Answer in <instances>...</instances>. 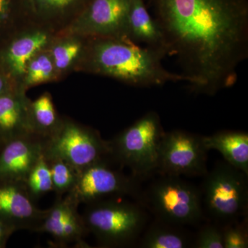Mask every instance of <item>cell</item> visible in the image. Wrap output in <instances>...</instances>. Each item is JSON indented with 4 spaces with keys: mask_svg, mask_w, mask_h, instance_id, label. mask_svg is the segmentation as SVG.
<instances>
[{
    "mask_svg": "<svg viewBox=\"0 0 248 248\" xmlns=\"http://www.w3.org/2000/svg\"><path fill=\"white\" fill-rule=\"evenodd\" d=\"M168 55L195 92L234 86L248 57L247 0H149Z\"/></svg>",
    "mask_w": 248,
    "mask_h": 248,
    "instance_id": "6da1fadb",
    "label": "cell"
},
{
    "mask_svg": "<svg viewBox=\"0 0 248 248\" xmlns=\"http://www.w3.org/2000/svg\"><path fill=\"white\" fill-rule=\"evenodd\" d=\"M166 56L162 52L141 46L124 37H89L76 72L108 77L138 87L187 83L180 73L164 68L162 60Z\"/></svg>",
    "mask_w": 248,
    "mask_h": 248,
    "instance_id": "7a4b0ae2",
    "label": "cell"
},
{
    "mask_svg": "<svg viewBox=\"0 0 248 248\" xmlns=\"http://www.w3.org/2000/svg\"><path fill=\"white\" fill-rule=\"evenodd\" d=\"M86 205L81 216L88 232L94 235L100 247L129 246L146 226L147 215L141 204L103 199Z\"/></svg>",
    "mask_w": 248,
    "mask_h": 248,
    "instance_id": "3957f363",
    "label": "cell"
},
{
    "mask_svg": "<svg viewBox=\"0 0 248 248\" xmlns=\"http://www.w3.org/2000/svg\"><path fill=\"white\" fill-rule=\"evenodd\" d=\"M165 132L159 116L149 112L109 141V159L130 170L137 179L156 172L160 141Z\"/></svg>",
    "mask_w": 248,
    "mask_h": 248,
    "instance_id": "277c9868",
    "label": "cell"
},
{
    "mask_svg": "<svg viewBox=\"0 0 248 248\" xmlns=\"http://www.w3.org/2000/svg\"><path fill=\"white\" fill-rule=\"evenodd\" d=\"M205 176L204 203L212 217L228 224L247 214V174L225 161Z\"/></svg>",
    "mask_w": 248,
    "mask_h": 248,
    "instance_id": "5b68a950",
    "label": "cell"
},
{
    "mask_svg": "<svg viewBox=\"0 0 248 248\" xmlns=\"http://www.w3.org/2000/svg\"><path fill=\"white\" fill-rule=\"evenodd\" d=\"M144 198L146 205L165 223L193 224L203 217L200 192L180 177L163 175L152 184Z\"/></svg>",
    "mask_w": 248,
    "mask_h": 248,
    "instance_id": "8992f818",
    "label": "cell"
},
{
    "mask_svg": "<svg viewBox=\"0 0 248 248\" xmlns=\"http://www.w3.org/2000/svg\"><path fill=\"white\" fill-rule=\"evenodd\" d=\"M45 155L61 158L79 172L109 159L110 146L97 130L63 117L58 131L47 141Z\"/></svg>",
    "mask_w": 248,
    "mask_h": 248,
    "instance_id": "52a82bcc",
    "label": "cell"
},
{
    "mask_svg": "<svg viewBox=\"0 0 248 248\" xmlns=\"http://www.w3.org/2000/svg\"><path fill=\"white\" fill-rule=\"evenodd\" d=\"M109 161V159L102 160L79 172L76 185L66 195L78 205L110 196H128L146 205L138 179L112 169Z\"/></svg>",
    "mask_w": 248,
    "mask_h": 248,
    "instance_id": "ba28073f",
    "label": "cell"
},
{
    "mask_svg": "<svg viewBox=\"0 0 248 248\" xmlns=\"http://www.w3.org/2000/svg\"><path fill=\"white\" fill-rule=\"evenodd\" d=\"M203 137L183 130L165 132L160 141L156 172L176 177L205 176L209 151Z\"/></svg>",
    "mask_w": 248,
    "mask_h": 248,
    "instance_id": "9c48e42d",
    "label": "cell"
},
{
    "mask_svg": "<svg viewBox=\"0 0 248 248\" xmlns=\"http://www.w3.org/2000/svg\"><path fill=\"white\" fill-rule=\"evenodd\" d=\"M56 32L27 22L0 40V67L19 87L31 58L48 46Z\"/></svg>",
    "mask_w": 248,
    "mask_h": 248,
    "instance_id": "30bf717a",
    "label": "cell"
},
{
    "mask_svg": "<svg viewBox=\"0 0 248 248\" xmlns=\"http://www.w3.org/2000/svg\"><path fill=\"white\" fill-rule=\"evenodd\" d=\"M131 2L132 0H92L74 22L59 32L128 39L127 19Z\"/></svg>",
    "mask_w": 248,
    "mask_h": 248,
    "instance_id": "8fae6325",
    "label": "cell"
},
{
    "mask_svg": "<svg viewBox=\"0 0 248 248\" xmlns=\"http://www.w3.org/2000/svg\"><path fill=\"white\" fill-rule=\"evenodd\" d=\"M23 182L0 180V218L16 231L27 230L37 232L47 210L36 205Z\"/></svg>",
    "mask_w": 248,
    "mask_h": 248,
    "instance_id": "7c38bea8",
    "label": "cell"
},
{
    "mask_svg": "<svg viewBox=\"0 0 248 248\" xmlns=\"http://www.w3.org/2000/svg\"><path fill=\"white\" fill-rule=\"evenodd\" d=\"M48 140L30 134L11 140L0 148V180L24 182L43 154Z\"/></svg>",
    "mask_w": 248,
    "mask_h": 248,
    "instance_id": "4fadbf2b",
    "label": "cell"
},
{
    "mask_svg": "<svg viewBox=\"0 0 248 248\" xmlns=\"http://www.w3.org/2000/svg\"><path fill=\"white\" fill-rule=\"evenodd\" d=\"M91 1L22 0V7L27 22L48 28L58 33L74 22Z\"/></svg>",
    "mask_w": 248,
    "mask_h": 248,
    "instance_id": "5bb4252c",
    "label": "cell"
},
{
    "mask_svg": "<svg viewBox=\"0 0 248 248\" xmlns=\"http://www.w3.org/2000/svg\"><path fill=\"white\" fill-rule=\"evenodd\" d=\"M31 101L27 91L19 88L0 96V146L34 134L31 122Z\"/></svg>",
    "mask_w": 248,
    "mask_h": 248,
    "instance_id": "9a60e30c",
    "label": "cell"
},
{
    "mask_svg": "<svg viewBox=\"0 0 248 248\" xmlns=\"http://www.w3.org/2000/svg\"><path fill=\"white\" fill-rule=\"evenodd\" d=\"M127 37L137 45L159 50L168 55L161 30L147 9L143 0H132L127 19Z\"/></svg>",
    "mask_w": 248,
    "mask_h": 248,
    "instance_id": "2e32d148",
    "label": "cell"
},
{
    "mask_svg": "<svg viewBox=\"0 0 248 248\" xmlns=\"http://www.w3.org/2000/svg\"><path fill=\"white\" fill-rule=\"evenodd\" d=\"M89 37L75 33L55 34L48 50L56 70L59 81L76 72L87 45Z\"/></svg>",
    "mask_w": 248,
    "mask_h": 248,
    "instance_id": "e0dca14e",
    "label": "cell"
},
{
    "mask_svg": "<svg viewBox=\"0 0 248 248\" xmlns=\"http://www.w3.org/2000/svg\"><path fill=\"white\" fill-rule=\"evenodd\" d=\"M205 148L219 152L227 163L248 176V135L241 131L225 130L203 137Z\"/></svg>",
    "mask_w": 248,
    "mask_h": 248,
    "instance_id": "ac0fdd59",
    "label": "cell"
},
{
    "mask_svg": "<svg viewBox=\"0 0 248 248\" xmlns=\"http://www.w3.org/2000/svg\"><path fill=\"white\" fill-rule=\"evenodd\" d=\"M30 117L33 133L46 140L57 133L63 119L57 112L53 97L48 92L31 101Z\"/></svg>",
    "mask_w": 248,
    "mask_h": 248,
    "instance_id": "d6986e66",
    "label": "cell"
},
{
    "mask_svg": "<svg viewBox=\"0 0 248 248\" xmlns=\"http://www.w3.org/2000/svg\"><path fill=\"white\" fill-rule=\"evenodd\" d=\"M47 48L35 54L28 62L19 89L27 91L34 86L59 81L53 59Z\"/></svg>",
    "mask_w": 248,
    "mask_h": 248,
    "instance_id": "ffe728a7",
    "label": "cell"
},
{
    "mask_svg": "<svg viewBox=\"0 0 248 248\" xmlns=\"http://www.w3.org/2000/svg\"><path fill=\"white\" fill-rule=\"evenodd\" d=\"M170 223L152 225L146 232L141 243L144 248H184L190 244V240L184 232L171 226Z\"/></svg>",
    "mask_w": 248,
    "mask_h": 248,
    "instance_id": "44dd1931",
    "label": "cell"
},
{
    "mask_svg": "<svg viewBox=\"0 0 248 248\" xmlns=\"http://www.w3.org/2000/svg\"><path fill=\"white\" fill-rule=\"evenodd\" d=\"M73 201L66 195V197H56L51 208L47 209L43 222L37 232L46 233L52 237L51 244L60 248L63 223Z\"/></svg>",
    "mask_w": 248,
    "mask_h": 248,
    "instance_id": "7402d4cb",
    "label": "cell"
},
{
    "mask_svg": "<svg viewBox=\"0 0 248 248\" xmlns=\"http://www.w3.org/2000/svg\"><path fill=\"white\" fill-rule=\"evenodd\" d=\"M29 195L34 202L53 191L51 172L45 152L32 166L24 181Z\"/></svg>",
    "mask_w": 248,
    "mask_h": 248,
    "instance_id": "603a6c76",
    "label": "cell"
},
{
    "mask_svg": "<svg viewBox=\"0 0 248 248\" xmlns=\"http://www.w3.org/2000/svg\"><path fill=\"white\" fill-rule=\"evenodd\" d=\"M45 156L51 172L53 192H55L56 197H63L65 194L71 192L76 185L79 172L58 156L46 155Z\"/></svg>",
    "mask_w": 248,
    "mask_h": 248,
    "instance_id": "cb8c5ba5",
    "label": "cell"
},
{
    "mask_svg": "<svg viewBox=\"0 0 248 248\" xmlns=\"http://www.w3.org/2000/svg\"><path fill=\"white\" fill-rule=\"evenodd\" d=\"M78 206L79 205L73 201L63 223L60 248L66 247L70 244H75L77 248H90L84 241L89 232L82 216L78 213Z\"/></svg>",
    "mask_w": 248,
    "mask_h": 248,
    "instance_id": "d4e9b609",
    "label": "cell"
},
{
    "mask_svg": "<svg viewBox=\"0 0 248 248\" xmlns=\"http://www.w3.org/2000/svg\"><path fill=\"white\" fill-rule=\"evenodd\" d=\"M26 23L22 0H0V40Z\"/></svg>",
    "mask_w": 248,
    "mask_h": 248,
    "instance_id": "484cf974",
    "label": "cell"
},
{
    "mask_svg": "<svg viewBox=\"0 0 248 248\" xmlns=\"http://www.w3.org/2000/svg\"><path fill=\"white\" fill-rule=\"evenodd\" d=\"M247 218L239 223H228L223 228L224 248H248Z\"/></svg>",
    "mask_w": 248,
    "mask_h": 248,
    "instance_id": "4316f807",
    "label": "cell"
},
{
    "mask_svg": "<svg viewBox=\"0 0 248 248\" xmlns=\"http://www.w3.org/2000/svg\"><path fill=\"white\" fill-rule=\"evenodd\" d=\"M195 247L197 248H224L223 228L213 225L202 228L197 235Z\"/></svg>",
    "mask_w": 248,
    "mask_h": 248,
    "instance_id": "83f0119b",
    "label": "cell"
},
{
    "mask_svg": "<svg viewBox=\"0 0 248 248\" xmlns=\"http://www.w3.org/2000/svg\"><path fill=\"white\" fill-rule=\"evenodd\" d=\"M18 88L16 81L0 67V96L16 91Z\"/></svg>",
    "mask_w": 248,
    "mask_h": 248,
    "instance_id": "f1b7e54d",
    "label": "cell"
},
{
    "mask_svg": "<svg viewBox=\"0 0 248 248\" xmlns=\"http://www.w3.org/2000/svg\"><path fill=\"white\" fill-rule=\"evenodd\" d=\"M16 232L14 227L0 218V248H6L8 241Z\"/></svg>",
    "mask_w": 248,
    "mask_h": 248,
    "instance_id": "f546056e",
    "label": "cell"
},
{
    "mask_svg": "<svg viewBox=\"0 0 248 248\" xmlns=\"http://www.w3.org/2000/svg\"><path fill=\"white\" fill-rule=\"evenodd\" d=\"M1 148V146H0V148Z\"/></svg>",
    "mask_w": 248,
    "mask_h": 248,
    "instance_id": "4dcf8cb0",
    "label": "cell"
}]
</instances>
